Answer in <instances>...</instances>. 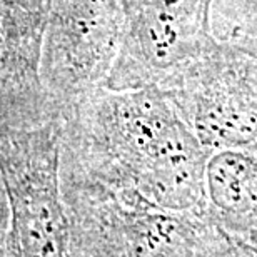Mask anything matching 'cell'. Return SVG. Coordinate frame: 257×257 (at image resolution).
<instances>
[{
  "instance_id": "5bb4252c",
  "label": "cell",
  "mask_w": 257,
  "mask_h": 257,
  "mask_svg": "<svg viewBox=\"0 0 257 257\" xmlns=\"http://www.w3.org/2000/svg\"><path fill=\"white\" fill-rule=\"evenodd\" d=\"M0 49H2V29H0Z\"/></svg>"
},
{
  "instance_id": "8992f818",
  "label": "cell",
  "mask_w": 257,
  "mask_h": 257,
  "mask_svg": "<svg viewBox=\"0 0 257 257\" xmlns=\"http://www.w3.org/2000/svg\"><path fill=\"white\" fill-rule=\"evenodd\" d=\"M124 32V0H57L59 55L52 84L65 107L77 104L107 80Z\"/></svg>"
},
{
  "instance_id": "8fae6325",
  "label": "cell",
  "mask_w": 257,
  "mask_h": 257,
  "mask_svg": "<svg viewBox=\"0 0 257 257\" xmlns=\"http://www.w3.org/2000/svg\"><path fill=\"white\" fill-rule=\"evenodd\" d=\"M7 227H9V204H7V195H5L2 177H0V230H5Z\"/></svg>"
},
{
  "instance_id": "7c38bea8",
  "label": "cell",
  "mask_w": 257,
  "mask_h": 257,
  "mask_svg": "<svg viewBox=\"0 0 257 257\" xmlns=\"http://www.w3.org/2000/svg\"><path fill=\"white\" fill-rule=\"evenodd\" d=\"M232 235H235V237H239V239H242L245 244H249L254 250H257V225H255V227H252V229L244 230V232H240V234H232Z\"/></svg>"
},
{
  "instance_id": "52a82bcc",
  "label": "cell",
  "mask_w": 257,
  "mask_h": 257,
  "mask_svg": "<svg viewBox=\"0 0 257 257\" xmlns=\"http://www.w3.org/2000/svg\"><path fill=\"white\" fill-rule=\"evenodd\" d=\"M207 217L230 234L257 225V147L219 151L205 169Z\"/></svg>"
},
{
  "instance_id": "5b68a950",
  "label": "cell",
  "mask_w": 257,
  "mask_h": 257,
  "mask_svg": "<svg viewBox=\"0 0 257 257\" xmlns=\"http://www.w3.org/2000/svg\"><path fill=\"white\" fill-rule=\"evenodd\" d=\"M164 92L210 154L257 147V50L217 40Z\"/></svg>"
},
{
  "instance_id": "9c48e42d",
  "label": "cell",
  "mask_w": 257,
  "mask_h": 257,
  "mask_svg": "<svg viewBox=\"0 0 257 257\" xmlns=\"http://www.w3.org/2000/svg\"><path fill=\"white\" fill-rule=\"evenodd\" d=\"M230 235L227 230L209 220L197 257H230Z\"/></svg>"
},
{
  "instance_id": "4fadbf2b",
  "label": "cell",
  "mask_w": 257,
  "mask_h": 257,
  "mask_svg": "<svg viewBox=\"0 0 257 257\" xmlns=\"http://www.w3.org/2000/svg\"><path fill=\"white\" fill-rule=\"evenodd\" d=\"M7 230H0V257H7Z\"/></svg>"
},
{
  "instance_id": "3957f363",
  "label": "cell",
  "mask_w": 257,
  "mask_h": 257,
  "mask_svg": "<svg viewBox=\"0 0 257 257\" xmlns=\"http://www.w3.org/2000/svg\"><path fill=\"white\" fill-rule=\"evenodd\" d=\"M62 119L0 120V177L9 204L7 257H70L60 182Z\"/></svg>"
},
{
  "instance_id": "7a4b0ae2",
  "label": "cell",
  "mask_w": 257,
  "mask_h": 257,
  "mask_svg": "<svg viewBox=\"0 0 257 257\" xmlns=\"http://www.w3.org/2000/svg\"><path fill=\"white\" fill-rule=\"evenodd\" d=\"M70 257H197L207 215L174 212L136 189L60 166Z\"/></svg>"
},
{
  "instance_id": "6da1fadb",
  "label": "cell",
  "mask_w": 257,
  "mask_h": 257,
  "mask_svg": "<svg viewBox=\"0 0 257 257\" xmlns=\"http://www.w3.org/2000/svg\"><path fill=\"white\" fill-rule=\"evenodd\" d=\"M210 156L159 87H100L62 117L60 166L132 187L174 212L207 215L205 169Z\"/></svg>"
},
{
  "instance_id": "277c9868",
  "label": "cell",
  "mask_w": 257,
  "mask_h": 257,
  "mask_svg": "<svg viewBox=\"0 0 257 257\" xmlns=\"http://www.w3.org/2000/svg\"><path fill=\"white\" fill-rule=\"evenodd\" d=\"M214 0H124L125 32L104 89L167 90L217 40Z\"/></svg>"
},
{
  "instance_id": "30bf717a",
  "label": "cell",
  "mask_w": 257,
  "mask_h": 257,
  "mask_svg": "<svg viewBox=\"0 0 257 257\" xmlns=\"http://www.w3.org/2000/svg\"><path fill=\"white\" fill-rule=\"evenodd\" d=\"M9 2L12 5H15V7L29 12L30 15L44 17V15L52 9L54 0H9Z\"/></svg>"
},
{
  "instance_id": "ba28073f",
  "label": "cell",
  "mask_w": 257,
  "mask_h": 257,
  "mask_svg": "<svg viewBox=\"0 0 257 257\" xmlns=\"http://www.w3.org/2000/svg\"><path fill=\"white\" fill-rule=\"evenodd\" d=\"M210 25L219 42L257 50V0H214Z\"/></svg>"
}]
</instances>
